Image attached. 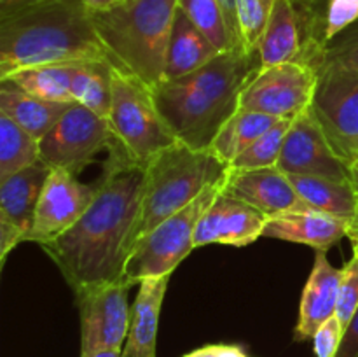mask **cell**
Returning <instances> with one entry per match:
<instances>
[{"label":"cell","mask_w":358,"mask_h":357,"mask_svg":"<svg viewBox=\"0 0 358 357\" xmlns=\"http://www.w3.org/2000/svg\"><path fill=\"white\" fill-rule=\"evenodd\" d=\"M145 168L119 147L110 150L98 192L72 227L42 244L73 293L124 279V266L136 244Z\"/></svg>","instance_id":"1"},{"label":"cell","mask_w":358,"mask_h":357,"mask_svg":"<svg viewBox=\"0 0 358 357\" xmlns=\"http://www.w3.org/2000/svg\"><path fill=\"white\" fill-rule=\"evenodd\" d=\"M261 69L259 52H220L196 72L152 88L154 102L178 142L210 150L220 128L240 108L241 91Z\"/></svg>","instance_id":"2"},{"label":"cell","mask_w":358,"mask_h":357,"mask_svg":"<svg viewBox=\"0 0 358 357\" xmlns=\"http://www.w3.org/2000/svg\"><path fill=\"white\" fill-rule=\"evenodd\" d=\"M108 59L80 0H41L0 18V79L55 63Z\"/></svg>","instance_id":"3"},{"label":"cell","mask_w":358,"mask_h":357,"mask_svg":"<svg viewBox=\"0 0 358 357\" xmlns=\"http://www.w3.org/2000/svg\"><path fill=\"white\" fill-rule=\"evenodd\" d=\"M177 7L178 0H135L91 13L112 65L149 88L163 83Z\"/></svg>","instance_id":"4"},{"label":"cell","mask_w":358,"mask_h":357,"mask_svg":"<svg viewBox=\"0 0 358 357\" xmlns=\"http://www.w3.org/2000/svg\"><path fill=\"white\" fill-rule=\"evenodd\" d=\"M229 167L210 150L177 142L145 168L136 241L178 210L194 202L208 186L222 181Z\"/></svg>","instance_id":"5"},{"label":"cell","mask_w":358,"mask_h":357,"mask_svg":"<svg viewBox=\"0 0 358 357\" xmlns=\"http://www.w3.org/2000/svg\"><path fill=\"white\" fill-rule=\"evenodd\" d=\"M108 122L122 150L142 168L178 142L154 102L152 88L114 65Z\"/></svg>","instance_id":"6"},{"label":"cell","mask_w":358,"mask_h":357,"mask_svg":"<svg viewBox=\"0 0 358 357\" xmlns=\"http://www.w3.org/2000/svg\"><path fill=\"white\" fill-rule=\"evenodd\" d=\"M327 48V0H275L259 42L262 69L296 62L320 69Z\"/></svg>","instance_id":"7"},{"label":"cell","mask_w":358,"mask_h":357,"mask_svg":"<svg viewBox=\"0 0 358 357\" xmlns=\"http://www.w3.org/2000/svg\"><path fill=\"white\" fill-rule=\"evenodd\" d=\"M222 178L208 186L185 209L164 219L152 231L138 238L124 266V280L131 286L145 279L170 276L173 270L194 251V233L205 210L224 188Z\"/></svg>","instance_id":"8"},{"label":"cell","mask_w":358,"mask_h":357,"mask_svg":"<svg viewBox=\"0 0 358 357\" xmlns=\"http://www.w3.org/2000/svg\"><path fill=\"white\" fill-rule=\"evenodd\" d=\"M108 119L80 104H72L59 121L38 140L41 161L77 175L96 160L101 150L119 149ZM122 149V147H121Z\"/></svg>","instance_id":"9"},{"label":"cell","mask_w":358,"mask_h":357,"mask_svg":"<svg viewBox=\"0 0 358 357\" xmlns=\"http://www.w3.org/2000/svg\"><path fill=\"white\" fill-rule=\"evenodd\" d=\"M129 287L122 279L73 293L80 315V357L105 350L122 352L131 324Z\"/></svg>","instance_id":"10"},{"label":"cell","mask_w":358,"mask_h":357,"mask_svg":"<svg viewBox=\"0 0 358 357\" xmlns=\"http://www.w3.org/2000/svg\"><path fill=\"white\" fill-rule=\"evenodd\" d=\"M317 84L318 70L304 63L266 66L241 91L240 108L276 119H296L313 105Z\"/></svg>","instance_id":"11"},{"label":"cell","mask_w":358,"mask_h":357,"mask_svg":"<svg viewBox=\"0 0 358 357\" xmlns=\"http://www.w3.org/2000/svg\"><path fill=\"white\" fill-rule=\"evenodd\" d=\"M311 108L338 156L352 167L358 158V74L318 72Z\"/></svg>","instance_id":"12"},{"label":"cell","mask_w":358,"mask_h":357,"mask_svg":"<svg viewBox=\"0 0 358 357\" xmlns=\"http://www.w3.org/2000/svg\"><path fill=\"white\" fill-rule=\"evenodd\" d=\"M276 167L287 175L350 181V167L331 146L311 107L290 122Z\"/></svg>","instance_id":"13"},{"label":"cell","mask_w":358,"mask_h":357,"mask_svg":"<svg viewBox=\"0 0 358 357\" xmlns=\"http://www.w3.org/2000/svg\"><path fill=\"white\" fill-rule=\"evenodd\" d=\"M96 192L98 182L86 184L63 168H52L38 200L34 226L24 237V241H37L42 245L58 238L90 209Z\"/></svg>","instance_id":"14"},{"label":"cell","mask_w":358,"mask_h":357,"mask_svg":"<svg viewBox=\"0 0 358 357\" xmlns=\"http://www.w3.org/2000/svg\"><path fill=\"white\" fill-rule=\"evenodd\" d=\"M266 223V214L222 188L196 226L194 248L208 244L245 247L262 237Z\"/></svg>","instance_id":"15"},{"label":"cell","mask_w":358,"mask_h":357,"mask_svg":"<svg viewBox=\"0 0 358 357\" xmlns=\"http://www.w3.org/2000/svg\"><path fill=\"white\" fill-rule=\"evenodd\" d=\"M224 191L245 200L268 217L311 210L296 191L289 175L283 174L278 167L229 170L224 181Z\"/></svg>","instance_id":"16"},{"label":"cell","mask_w":358,"mask_h":357,"mask_svg":"<svg viewBox=\"0 0 358 357\" xmlns=\"http://www.w3.org/2000/svg\"><path fill=\"white\" fill-rule=\"evenodd\" d=\"M341 280L343 268H334L329 262L325 251H317L313 270L301 296L299 318L294 329L296 342L313 340L317 329L334 317Z\"/></svg>","instance_id":"17"},{"label":"cell","mask_w":358,"mask_h":357,"mask_svg":"<svg viewBox=\"0 0 358 357\" xmlns=\"http://www.w3.org/2000/svg\"><path fill=\"white\" fill-rule=\"evenodd\" d=\"M348 219L317 210H306L268 217L262 237L310 245L315 251L327 252V248L338 244L341 238H348Z\"/></svg>","instance_id":"18"},{"label":"cell","mask_w":358,"mask_h":357,"mask_svg":"<svg viewBox=\"0 0 358 357\" xmlns=\"http://www.w3.org/2000/svg\"><path fill=\"white\" fill-rule=\"evenodd\" d=\"M170 276L145 279L138 284L135 303L131 304V324L122 349V357H156L157 328L161 307Z\"/></svg>","instance_id":"19"},{"label":"cell","mask_w":358,"mask_h":357,"mask_svg":"<svg viewBox=\"0 0 358 357\" xmlns=\"http://www.w3.org/2000/svg\"><path fill=\"white\" fill-rule=\"evenodd\" d=\"M51 170L44 161H37L0 181V217L20 227L24 237L34 226L38 200Z\"/></svg>","instance_id":"20"},{"label":"cell","mask_w":358,"mask_h":357,"mask_svg":"<svg viewBox=\"0 0 358 357\" xmlns=\"http://www.w3.org/2000/svg\"><path fill=\"white\" fill-rule=\"evenodd\" d=\"M219 55V49L185 16L184 10L177 7L168 42L164 80L178 79L196 72Z\"/></svg>","instance_id":"21"},{"label":"cell","mask_w":358,"mask_h":357,"mask_svg":"<svg viewBox=\"0 0 358 357\" xmlns=\"http://www.w3.org/2000/svg\"><path fill=\"white\" fill-rule=\"evenodd\" d=\"M72 104L48 102L27 93L10 80H0V114L13 119L17 126L41 140L59 121Z\"/></svg>","instance_id":"22"},{"label":"cell","mask_w":358,"mask_h":357,"mask_svg":"<svg viewBox=\"0 0 358 357\" xmlns=\"http://www.w3.org/2000/svg\"><path fill=\"white\" fill-rule=\"evenodd\" d=\"M290 182L311 210L352 220L358 192L350 181H332L311 175H289Z\"/></svg>","instance_id":"23"},{"label":"cell","mask_w":358,"mask_h":357,"mask_svg":"<svg viewBox=\"0 0 358 357\" xmlns=\"http://www.w3.org/2000/svg\"><path fill=\"white\" fill-rule=\"evenodd\" d=\"M280 119L261 114V112L238 108L217 133L210 153L229 167L247 147H250L259 136L264 135Z\"/></svg>","instance_id":"24"},{"label":"cell","mask_w":358,"mask_h":357,"mask_svg":"<svg viewBox=\"0 0 358 357\" xmlns=\"http://www.w3.org/2000/svg\"><path fill=\"white\" fill-rule=\"evenodd\" d=\"M79 63L80 62L30 66V69L16 70L6 79L42 100L76 104L72 98V79Z\"/></svg>","instance_id":"25"},{"label":"cell","mask_w":358,"mask_h":357,"mask_svg":"<svg viewBox=\"0 0 358 357\" xmlns=\"http://www.w3.org/2000/svg\"><path fill=\"white\" fill-rule=\"evenodd\" d=\"M72 98L108 119L112 107V63L110 59L80 62L72 79Z\"/></svg>","instance_id":"26"},{"label":"cell","mask_w":358,"mask_h":357,"mask_svg":"<svg viewBox=\"0 0 358 357\" xmlns=\"http://www.w3.org/2000/svg\"><path fill=\"white\" fill-rule=\"evenodd\" d=\"M41 161L38 140L0 114V181Z\"/></svg>","instance_id":"27"},{"label":"cell","mask_w":358,"mask_h":357,"mask_svg":"<svg viewBox=\"0 0 358 357\" xmlns=\"http://www.w3.org/2000/svg\"><path fill=\"white\" fill-rule=\"evenodd\" d=\"M178 7L219 49V52L238 51L219 0H178Z\"/></svg>","instance_id":"28"},{"label":"cell","mask_w":358,"mask_h":357,"mask_svg":"<svg viewBox=\"0 0 358 357\" xmlns=\"http://www.w3.org/2000/svg\"><path fill=\"white\" fill-rule=\"evenodd\" d=\"M290 122L292 119H280L271 130L259 136L229 164V170H259V168L276 167Z\"/></svg>","instance_id":"29"},{"label":"cell","mask_w":358,"mask_h":357,"mask_svg":"<svg viewBox=\"0 0 358 357\" xmlns=\"http://www.w3.org/2000/svg\"><path fill=\"white\" fill-rule=\"evenodd\" d=\"M275 0H236L240 38L245 52H259Z\"/></svg>","instance_id":"30"},{"label":"cell","mask_w":358,"mask_h":357,"mask_svg":"<svg viewBox=\"0 0 358 357\" xmlns=\"http://www.w3.org/2000/svg\"><path fill=\"white\" fill-rule=\"evenodd\" d=\"M322 70L358 74V21L329 42L318 72Z\"/></svg>","instance_id":"31"},{"label":"cell","mask_w":358,"mask_h":357,"mask_svg":"<svg viewBox=\"0 0 358 357\" xmlns=\"http://www.w3.org/2000/svg\"><path fill=\"white\" fill-rule=\"evenodd\" d=\"M358 310V259L353 258L343 268V280L339 287L338 304H336V317L346 331L352 322L353 315Z\"/></svg>","instance_id":"32"},{"label":"cell","mask_w":358,"mask_h":357,"mask_svg":"<svg viewBox=\"0 0 358 357\" xmlns=\"http://www.w3.org/2000/svg\"><path fill=\"white\" fill-rule=\"evenodd\" d=\"M358 21V0H327V44Z\"/></svg>","instance_id":"33"},{"label":"cell","mask_w":358,"mask_h":357,"mask_svg":"<svg viewBox=\"0 0 358 357\" xmlns=\"http://www.w3.org/2000/svg\"><path fill=\"white\" fill-rule=\"evenodd\" d=\"M343 335H345V329L339 324L338 317H331L327 322L320 326L317 329L313 336V345H315V354L317 357H336L339 352V346H341Z\"/></svg>","instance_id":"34"},{"label":"cell","mask_w":358,"mask_h":357,"mask_svg":"<svg viewBox=\"0 0 358 357\" xmlns=\"http://www.w3.org/2000/svg\"><path fill=\"white\" fill-rule=\"evenodd\" d=\"M24 241V233L13 223L0 217V268H3L7 255L10 254L17 244Z\"/></svg>","instance_id":"35"},{"label":"cell","mask_w":358,"mask_h":357,"mask_svg":"<svg viewBox=\"0 0 358 357\" xmlns=\"http://www.w3.org/2000/svg\"><path fill=\"white\" fill-rule=\"evenodd\" d=\"M336 357H358V310L343 335L341 346Z\"/></svg>","instance_id":"36"},{"label":"cell","mask_w":358,"mask_h":357,"mask_svg":"<svg viewBox=\"0 0 358 357\" xmlns=\"http://www.w3.org/2000/svg\"><path fill=\"white\" fill-rule=\"evenodd\" d=\"M219 2L220 6H222L224 14H226V20H227V24H229L231 35H233L234 46H236L238 51H243V46H241V38H240V24H238L236 0H219Z\"/></svg>","instance_id":"37"},{"label":"cell","mask_w":358,"mask_h":357,"mask_svg":"<svg viewBox=\"0 0 358 357\" xmlns=\"http://www.w3.org/2000/svg\"><path fill=\"white\" fill-rule=\"evenodd\" d=\"M80 2L87 7L90 13H101V10H110L121 6L126 0H80Z\"/></svg>","instance_id":"38"},{"label":"cell","mask_w":358,"mask_h":357,"mask_svg":"<svg viewBox=\"0 0 358 357\" xmlns=\"http://www.w3.org/2000/svg\"><path fill=\"white\" fill-rule=\"evenodd\" d=\"M35 2H41V0H0V18L16 13V10L31 6Z\"/></svg>","instance_id":"39"},{"label":"cell","mask_w":358,"mask_h":357,"mask_svg":"<svg viewBox=\"0 0 358 357\" xmlns=\"http://www.w3.org/2000/svg\"><path fill=\"white\" fill-rule=\"evenodd\" d=\"M184 357H219V345H206Z\"/></svg>","instance_id":"40"},{"label":"cell","mask_w":358,"mask_h":357,"mask_svg":"<svg viewBox=\"0 0 358 357\" xmlns=\"http://www.w3.org/2000/svg\"><path fill=\"white\" fill-rule=\"evenodd\" d=\"M348 238L350 240H355V238H358V200H357V212H355V216H353V219L350 220Z\"/></svg>","instance_id":"41"},{"label":"cell","mask_w":358,"mask_h":357,"mask_svg":"<svg viewBox=\"0 0 358 357\" xmlns=\"http://www.w3.org/2000/svg\"><path fill=\"white\" fill-rule=\"evenodd\" d=\"M350 181H352L353 188H355L357 192H358V158H357L355 163L350 167Z\"/></svg>","instance_id":"42"},{"label":"cell","mask_w":358,"mask_h":357,"mask_svg":"<svg viewBox=\"0 0 358 357\" xmlns=\"http://www.w3.org/2000/svg\"><path fill=\"white\" fill-rule=\"evenodd\" d=\"M91 357H122V352H119V350H105V352H98Z\"/></svg>","instance_id":"43"},{"label":"cell","mask_w":358,"mask_h":357,"mask_svg":"<svg viewBox=\"0 0 358 357\" xmlns=\"http://www.w3.org/2000/svg\"><path fill=\"white\" fill-rule=\"evenodd\" d=\"M352 245H353V258L358 259V238L352 240Z\"/></svg>","instance_id":"44"},{"label":"cell","mask_w":358,"mask_h":357,"mask_svg":"<svg viewBox=\"0 0 358 357\" xmlns=\"http://www.w3.org/2000/svg\"><path fill=\"white\" fill-rule=\"evenodd\" d=\"M126 2H135V0H126Z\"/></svg>","instance_id":"45"}]
</instances>
